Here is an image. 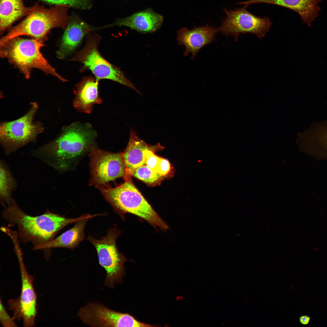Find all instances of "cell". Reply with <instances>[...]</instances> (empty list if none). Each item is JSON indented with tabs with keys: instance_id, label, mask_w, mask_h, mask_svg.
Instances as JSON below:
<instances>
[{
	"instance_id": "7a4b0ae2",
	"label": "cell",
	"mask_w": 327,
	"mask_h": 327,
	"mask_svg": "<svg viewBox=\"0 0 327 327\" xmlns=\"http://www.w3.org/2000/svg\"><path fill=\"white\" fill-rule=\"evenodd\" d=\"M4 207V218L12 226L17 227L21 241L31 242L34 246L50 241L68 225L91 216L86 214L75 218H67L49 211L40 216H31L24 212L14 199Z\"/></svg>"
},
{
	"instance_id": "7c38bea8",
	"label": "cell",
	"mask_w": 327,
	"mask_h": 327,
	"mask_svg": "<svg viewBox=\"0 0 327 327\" xmlns=\"http://www.w3.org/2000/svg\"><path fill=\"white\" fill-rule=\"evenodd\" d=\"M78 315L85 324L93 327H153L141 322L128 313L115 311L99 303L81 308Z\"/></svg>"
},
{
	"instance_id": "52a82bcc",
	"label": "cell",
	"mask_w": 327,
	"mask_h": 327,
	"mask_svg": "<svg viewBox=\"0 0 327 327\" xmlns=\"http://www.w3.org/2000/svg\"><path fill=\"white\" fill-rule=\"evenodd\" d=\"M38 107L36 103H32L28 111L22 117L1 124L0 142L6 154L9 155L34 141L38 134L43 131L41 124L33 121Z\"/></svg>"
},
{
	"instance_id": "8992f818",
	"label": "cell",
	"mask_w": 327,
	"mask_h": 327,
	"mask_svg": "<svg viewBox=\"0 0 327 327\" xmlns=\"http://www.w3.org/2000/svg\"><path fill=\"white\" fill-rule=\"evenodd\" d=\"M101 39V37L97 34L88 35L84 47L77 52L70 60L82 63L83 66L81 71L90 70L98 81L102 79H109L140 93L119 68L108 61L101 55L98 49Z\"/></svg>"
},
{
	"instance_id": "4316f807",
	"label": "cell",
	"mask_w": 327,
	"mask_h": 327,
	"mask_svg": "<svg viewBox=\"0 0 327 327\" xmlns=\"http://www.w3.org/2000/svg\"><path fill=\"white\" fill-rule=\"evenodd\" d=\"M310 319V317L308 315H303L299 318V321L301 323L304 325H306L309 324Z\"/></svg>"
},
{
	"instance_id": "30bf717a",
	"label": "cell",
	"mask_w": 327,
	"mask_h": 327,
	"mask_svg": "<svg viewBox=\"0 0 327 327\" xmlns=\"http://www.w3.org/2000/svg\"><path fill=\"white\" fill-rule=\"evenodd\" d=\"M20 269L21 282L18 297L8 302L9 309L13 313L14 319H22L25 327L34 325L37 314V296L33 285V276L30 275L25 266L21 251L16 253Z\"/></svg>"
},
{
	"instance_id": "5bb4252c",
	"label": "cell",
	"mask_w": 327,
	"mask_h": 327,
	"mask_svg": "<svg viewBox=\"0 0 327 327\" xmlns=\"http://www.w3.org/2000/svg\"><path fill=\"white\" fill-rule=\"evenodd\" d=\"M96 29L76 15L70 17L56 52L58 58L64 59L70 55L80 45L86 35Z\"/></svg>"
},
{
	"instance_id": "3957f363",
	"label": "cell",
	"mask_w": 327,
	"mask_h": 327,
	"mask_svg": "<svg viewBox=\"0 0 327 327\" xmlns=\"http://www.w3.org/2000/svg\"><path fill=\"white\" fill-rule=\"evenodd\" d=\"M44 46L42 41L17 37L0 45V55L18 69L26 79L31 77L33 69L37 68L47 75L66 81L41 52V48Z\"/></svg>"
},
{
	"instance_id": "603a6c76",
	"label": "cell",
	"mask_w": 327,
	"mask_h": 327,
	"mask_svg": "<svg viewBox=\"0 0 327 327\" xmlns=\"http://www.w3.org/2000/svg\"><path fill=\"white\" fill-rule=\"evenodd\" d=\"M54 5L66 6L82 9L90 8L91 0H39Z\"/></svg>"
},
{
	"instance_id": "9a60e30c",
	"label": "cell",
	"mask_w": 327,
	"mask_h": 327,
	"mask_svg": "<svg viewBox=\"0 0 327 327\" xmlns=\"http://www.w3.org/2000/svg\"><path fill=\"white\" fill-rule=\"evenodd\" d=\"M323 0H247L237 3L244 6L255 3H266L283 7L297 12L302 21L309 27L319 15V4Z\"/></svg>"
},
{
	"instance_id": "277c9868",
	"label": "cell",
	"mask_w": 327,
	"mask_h": 327,
	"mask_svg": "<svg viewBox=\"0 0 327 327\" xmlns=\"http://www.w3.org/2000/svg\"><path fill=\"white\" fill-rule=\"evenodd\" d=\"M114 187H98L102 195L119 214L128 213L137 216L163 230L168 228L162 219L133 184L129 178Z\"/></svg>"
},
{
	"instance_id": "e0dca14e",
	"label": "cell",
	"mask_w": 327,
	"mask_h": 327,
	"mask_svg": "<svg viewBox=\"0 0 327 327\" xmlns=\"http://www.w3.org/2000/svg\"><path fill=\"white\" fill-rule=\"evenodd\" d=\"M163 21V16L149 8L119 19L107 27L124 26L142 33H152L159 29Z\"/></svg>"
},
{
	"instance_id": "cb8c5ba5",
	"label": "cell",
	"mask_w": 327,
	"mask_h": 327,
	"mask_svg": "<svg viewBox=\"0 0 327 327\" xmlns=\"http://www.w3.org/2000/svg\"><path fill=\"white\" fill-rule=\"evenodd\" d=\"M162 148L160 144L151 146L145 150L144 154L146 158V165L151 170L157 173L158 165L161 157L156 155L154 151Z\"/></svg>"
},
{
	"instance_id": "4fadbf2b",
	"label": "cell",
	"mask_w": 327,
	"mask_h": 327,
	"mask_svg": "<svg viewBox=\"0 0 327 327\" xmlns=\"http://www.w3.org/2000/svg\"><path fill=\"white\" fill-rule=\"evenodd\" d=\"M218 31L216 28L208 24L203 26L194 27L191 30L187 27L183 28L177 31L178 45L184 46L186 50L184 55L187 56L190 53L192 59L200 50L215 40Z\"/></svg>"
},
{
	"instance_id": "d6986e66",
	"label": "cell",
	"mask_w": 327,
	"mask_h": 327,
	"mask_svg": "<svg viewBox=\"0 0 327 327\" xmlns=\"http://www.w3.org/2000/svg\"><path fill=\"white\" fill-rule=\"evenodd\" d=\"M0 32L3 34L20 18L32 12L35 4L31 7H26L23 0H0Z\"/></svg>"
},
{
	"instance_id": "ac0fdd59",
	"label": "cell",
	"mask_w": 327,
	"mask_h": 327,
	"mask_svg": "<svg viewBox=\"0 0 327 327\" xmlns=\"http://www.w3.org/2000/svg\"><path fill=\"white\" fill-rule=\"evenodd\" d=\"M92 218H87L76 222L74 226L71 229L46 243L34 246L33 249H44L56 248L74 249L84 239V229L86 224Z\"/></svg>"
},
{
	"instance_id": "2e32d148",
	"label": "cell",
	"mask_w": 327,
	"mask_h": 327,
	"mask_svg": "<svg viewBox=\"0 0 327 327\" xmlns=\"http://www.w3.org/2000/svg\"><path fill=\"white\" fill-rule=\"evenodd\" d=\"M99 81L92 76L83 77L75 86L73 105L78 111L90 113L93 105L101 103L98 94Z\"/></svg>"
},
{
	"instance_id": "ba28073f",
	"label": "cell",
	"mask_w": 327,
	"mask_h": 327,
	"mask_svg": "<svg viewBox=\"0 0 327 327\" xmlns=\"http://www.w3.org/2000/svg\"><path fill=\"white\" fill-rule=\"evenodd\" d=\"M120 231L116 228H111L107 234L101 239H94L89 235L87 239L97 251L99 263L106 273L104 285L113 289L115 282L122 281L124 274V256L118 251L116 240Z\"/></svg>"
},
{
	"instance_id": "484cf974",
	"label": "cell",
	"mask_w": 327,
	"mask_h": 327,
	"mask_svg": "<svg viewBox=\"0 0 327 327\" xmlns=\"http://www.w3.org/2000/svg\"><path fill=\"white\" fill-rule=\"evenodd\" d=\"M170 168L169 162L167 160L161 157L157 168V173L164 176L169 172Z\"/></svg>"
},
{
	"instance_id": "ffe728a7",
	"label": "cell",
	"mask_w": 327,
	"mask_h": 327,
	"mask_svg": "<svg viewBox=\"0 0 327 327\" xmlns=\"http://www.w3.org/2000/svg\"><path fill=\"white\" fill-rule=\"evenodd\" d=\"M151 146L147 144L138 137L135 132L130 130L127 146L122 153L127 174L134 169L146 165L144 151Z\"/></svg>"
},
{
	"instance_id": "7402d4cb",
	"label": "cell",
	"mask_w": 327,
	"mask_h": 327,
	"mask_svg": "<svg viewBox=\"0 0 327 327\" xmlns=\"http://www.w3.org/2000/svg\"><path fill=\"white\" fill-rule=\"evenodd\" d=\"M131 176L150 185L158 183L164 177L155 172L146 165L130 171L127 174L126 177Z\"/></svg>"
},
{
	"instance_id": "d4e9b609",
	"label": "cell",
	"mask_w": 327,
	"mask_h": 327,
	"mask_svg": "<svg viewBox=\"0 0 327 327\" xmlns=\"http://www.w3.org/2000/svg\"><path fill=\"white\" fill-rule=\"evenodd\" d=\"M0 320L2 325L5 327H17L15 319L10 317L5 308L1 299L0 304Z\"/></svg>"
},
{
	"instance_id": "6da1fadb",
	"label": "cell",
	"mask_w": 327,
	"mask_h": 327,
	"mask_svg": "<svg viewBox=\"0 0 327 327\" xmlns=\"http://www.w3.org/2000/svg\"><path fill=\"white\" fill-rule=\"evenodd\" d=\"M95 131L89 124L73 123L56 139L34 150L32 154L58 173L74 167L94 147Z\"/></svg>"
},
{
	"instance_id": "5b68a950",
	"label": "cell",
	"mask_w": 327,
	"mask_h": 327,
	"mask_svg": "<svg viewBox=\"0 0 327 327\" xmlns=\"http://www.w3.org/2000/svg\"><path fill=\"white\" fill-rule=\"evenodd\" d=\"M33 11L1 38L0 45L16 37L23 35L45 41L51 29L59 28L65 29L70 18L67 6L54 5L47 8L35 4Z\"/></svg>"
},
{
	"instance_id": "8fae6325",
	"label": "cell",
	"mask_w": 327,
	"mask_h": 327,
	"mask_svg": "<svg viewBox=\"0 0 327 327\" xmlns=\"http://www.w3.org/2000/svg\"><path fill=\"white\" fill-rule=\"evenodd\" d=\"M89 157L91 185L98 187L117 178L126 177L122 153H111L94 147L90 152Z\"/></svg>"
},
{
	"instance_id": "44dd1931",
	"label": "cell",
	"mask_w": 327,
	"mask_h": 327,
	"mask_svg": "<svg viewBox=\"0 0 327 327\" xmlns=\"http://www.w3.org/2000/svg\"><path fill=\"white\" fill-rule=\"evenodd\" d=\"M17 187L15 179L8 165L3 160L0 162V199L5 206L13 199L12 194Z\"/></svg>"
},
{
	"instance_id": "9c48e42d",
	"label": "cell",
	"mask_w": 327,
	"mask_h": 327,
	"mask_svg": "<svg viewBox=\"0 0 327 327\" xmlns=\"http://www.w3.org/2000/svg\"><path fill=\"white\" fill-rule=\"evenodd\" d=\"M247 8L244 6L230 10L223 8L226 17L218 30L226 36H234L236 41L240 34L246 33L253 34L261 39L269 31L272 22L267 17L254 15L248 11Z\"/></svg>"
}]
</instances>
